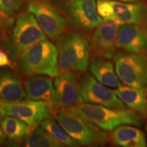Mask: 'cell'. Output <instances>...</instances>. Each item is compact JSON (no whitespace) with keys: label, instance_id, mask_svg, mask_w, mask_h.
<instances>
[{"label":"cell","instance_id":"ba28073f","mask_svg":"<svg viewBox=\"0 0 147 147\" xmlns=\"http://www.w3.org/2000/svg\"><path fill=\"white\" fill-rule=\"evenodd\" d=\"M97 10L101 17L115 18L122 24H135L146 27L147 4L113 0H97Z\"/></svg>","mask_w":147,"mask_h":147},{"label":"cell","instance_id":"5b68a950","mask_svg":"<svg viewBox=\"0 0 147 147\" xmlns=\"http://www.w3.org/2000/svg\"><path fill=\"white\" fill-rule=\"evenodd\" d=\"M55 118L69 136L80 144L101 146L107 144L109 140L104 130L84 119L72 109L60 110Z\"/></svg>","mask_w":147,"mask_h":147},{"label":"cell","instance_id":"277c9868","mask_svg":"<svg viewBox=\"0 0 147 147\" xmlns=\"http://www.w3.org/2000/svg\"><path fill=\"white\" fill-rule=\"evenodd\" d=\"M45 40V33L32 12L29 11L18 14L12 34L7 41L6 51L11 61L16 63L29 48Z\"/></svg>","mask_w":147,"mask_h":147},{"label":"cell","instance_id":"7402d4cb","mask_svg":"<svg viewBox=\"0 0 147 147\" xmlns=\"http://www.w3.org/2000/svg\"><path fill=\"white\" fill-rule=\"evenodd\" d=\"M40 126L42 127L45 130L49 131L55 138L60 141L66 146L77 147L80 146V144L69 136L65 130L57 124L56 121L53 119H49L45 120L40 123Z\"/></svg>","mask_w":147,"mask_h":147},{"label":"cell","instance_id":"8992f818","mask_svg":"<svg viewBox=\"0 0 147 147\" xmlns=\"http://www.w3.org/2000/svg\"><path fill=\"white\" fill-rule=\"evenodd\" d=\"M115 71L127 86L146 89L147 87V53H132L119 51L115 57Z\"/></svg>","mask_w":147,"mask_h":147},{"label":"cell","instance_id":"f1b7e54d","mask_svg":"<svg viewBox=\"0 0 147 147\" xmlns=\"http://www.w3.org/2000/svg\"><path fill=\"white\" fill-rule=\"evenodd\" d=\"M145 32H146V35L147 37V25H146V27H145Z\"/></svg>","mask_w":147,"mask_h":147},{"label":"cell","instance_id":"1f68e13d","mask_svg":"<svg viewBox=\"0 0 147 147\" xmlns=\"http://www.w3.org/2000/svg\"></svg>","mask_w":147,"mask_h":147},{"label":"cell","instance_id":"6da1fadb","mask_svg":"<svg viewBox=\"0 0 147 147\" xmlns=\"http://www.w3.org/2000/svg\"><path fill=\"white\" fill-rule=\"evenodd\" d=\"M57 67L65 72H84L89 65L91 42L85 35L67 32L56 40Z\"/></svg>","mask_w":147,"mask_h":147},{"label":"cell","instance_id":"8fae6325","mask_svg":"<svg viewBox=\"0 0 147 147\" xmlns=\"http://www.w3.org/2000/svg\"><path fill=\"white\" fill-rule=\"evenodd\" d=\"M122 23L117 18H103L91 41V51L95 57L113 59L117 52V36Z\"/></svg>","mask_w":147,"mask_h":147},{"label":"cell","instance_id":"484cf974","mask_svg":"<svg viewBox=\"0 0 147 147\" xmlns=\"http://www.w3.org/2000/svg\"><path fill=\"white\" fill-rule=\"evenodd\" d=\"M6 137V135H5L4 131H3L2 128L0 127V144H3V143L5 142Z\"/></svg>","mask_w":147,"mask_h":147},{"label":"cell","instance_id":"5bb4252c","mask_svg":"<svg viewBox=\"0 0 147 147\" xmlns=\"http://www.w3.org/2000/svg\"><path fill=\"white\" fill-rule=\"evenodd\" d=\"M117 49L132 53H147L145 27L135 24H123L119 29Z\"/></svg>","mask_w":147,"mask_h":147},{"label":"cell","instance_id":"2e32d148","mask_svg":"<svg viewBox=\"0 0 147 147\" xmlns=\"http://www.w3.org/2000/svg\"><path fill=\"white\" fill-rule=\"evenodd\" d=\"M109 140L113 144L122 147H145L146 138L144 132L130 125H122L110 132Z\"/></svg>","mask_w":147,"mask_h":147},{"label":"cell","instance_id":"603a6c76","mask_svg":"<svg viewBox=\"0 0 147 147\" xmlns=\"http://www.w3.org/2000/svg\"><path fill=\"white\" fill-rule=\"evenodd\" d=\"M25 0H0V15L5 19H12L23 10Z\"/></svg>","mask_w":147,"mask_h":147},{"label":"cell","instance_id":"9a60e30c","mask_svg":"<svg viewBox=\"0 0 147 147\" xmlns=\"http://www.w3.org/2000/svg\"><path fill=\"white\" fill-rule=\"evenodd\" d=\"M24 89L25 100L48 102L54 108L55 90L50 77L38 75L30 76L25 82Z\"/></svg>","mask_w":147,"mask_h":147},{"label":"cell","instance_id":"7c38bea8","mask_svg":"<svg viewBox=\"0 0 147 147\" xmlns=\"http://www.w3.org/2000/svg\"><path fill=\"white\" fill-rule=\"evenodd\" d=\"M54 108L71 109L84 102L80 87V78L76 72H65L56 77L54 82Z\"/></svg>","mask_w":147,"mask_h":147},{"label":"cell","instance_id":"d4e9b609","mask_svg":"<svg viewBox=\"0 0 147 147\" xmlns=\"http://www.w3.org/2000/svg\"><path fill=\"white\" fill-rule=\"evenodd\" d=\"M113 1H123L127 3H145L147 0H113Z\"/></svg>","mask_w":147,"mask_h":147},{"label":"cell","instance_id":"d6986e66","mask_svg":"<svg viewBox=\"0 0 147 147\" xmlns=\"http://www.w3.org/2000/svg\"><path fill=\"white\" fill-rule=\"evenodd\" d=\"M25 97V89L15 74L10 71L0 73V100L4 102H14Z\"/></svg>","mask_w":147,"mask_h":147},{"label":"cell","instance_id":"f546056e","mask_svg":"<svg viewBox=\"0 0 147 147\" xmlns=\"http://www.w3.org/2000/svg\"><path fill=\"white\" fill-rule=\"evenodd\" d=\"M146 131H147V125L146 126Z\"/></svg>","mask_w":147,"mask_h":147},{"label":"cell","instance_id":"44dd1931","mask_svg":"<svg viewBox=\"0 0 147 147\" xmlns=\"http://www.w3.org/2000/svg\"><path fill=\"white\" fill-rule=\"evenodd\" d=\"M25 146L28 147H63L65 144L39 125L35 127L26 138Z\"/></svg>","mask_w":147,"mask_h":147},{"label":"cell","instance_id":"ac0fdd59","mask_svg":"<svg viewBox=\"0 0 147 147\" xmlns=\"http://www.w3.org/2000/svg\"><path fill=\"white\" fill-rule=\"evenodd\" d=\"M117 96L129 108L147 117V93L146 89L121 85L114 90Z\"/></svg>","mask_w":147,"mask_h":147},{"label":"cell","instance_id":"9c48e42d","mask_svg":"<svg viewBox=\"0 0 147 147\" xmlns=\"http://www.w3.org/2000/svg\"><path fill=\"white\" fill-rule=\"evenodd\" d=\"M3 106L5 115L20 119L32 127L51 119L53 113V106L42 101L25 100L14 102H3Z\"/></svg>","mask_w":147,"mask_h":147},{"label":"cell","instance_id":"4dcf8cb0","mask_svg":"<svg viewBox=\"0 0 147 147\" xmlns=\"http://www.w3.org/2000/svg\"></svg>","mask_w":147,"mask_h":147},{"label":"cell","instance_id":"cb8c5ba5","mask_svg":"<svg viewBox=\"0 0 147 147\" xmlns=\"http://www.w3.org/2000/svg\"><path fill=\"white\" fill-rule=\"evenodd\" d=\"M11 65V59L6 53L2 49H0V67L10 66Z\"/></svg>","mask_w":147,"mask_h":147},{"label":"cell","instance_id":"3957f363","mask_svg":"<svg viewBox=\"0 0 147 147\" xmlns=\"http://www.w3.org/2000/svg\"><path fill=\"white\" fill-rule=\"evenodd\" d=\"M16 64L19 72L25 76L57 77L61 74L57 67V49L47 40L37 42L29 48Z\"/></svg>","mask_w":147,"mask_h":147},{"label":"cell","instance_id":"ffe728a7","mask_svg":"<svg viewBox=\"0 0 147 147\" xmlns=\"http://www.w3.org/2000/svg\"><path fill=\"white\" fill-rule=\"evenodd\" d=\"M0 126L6 136L16 142H22L32 131V127L15 117H4L0 121Z\"/></svg>","mask_w":147,"mask_h":147},{"label":"cell","instance_id":"30bf717a","mask_svg":"<svg viewBox=\"0 0 147 147\" xmlns=\"http://www.w3.org/2000/svg\"><path fill=\"white\" fill-rule=\"evenodd\" d=\"M28 10L51 40L58 39L67 27V22L64 16L47 0H30Z\"/></svg>","mask_w":147,"mask_h":147},{"label":"cell","instance_id":"4fadbf2b","mask_svg":"<svg viewBox=\"0 0 147 147\" xmlns=\"http://www.w3.org/2000/svg\"><path fill=\"white\" fill-rule=\"evenodd\" d=\"M80 87L84 102L108 108H125L124 103L114 91L99 82L91 74L85 73L80 77Z\"/></svg>","mask_w":147,"mask_h":147},{"label":"cell","instance_id":"52a82bcc","mask_svg":"<svg viewBox=\"0 0 147 147\" xmlns=\"http://www.w3.org/2000/svg\"><path fill=\"white\" fill-rule=\"evenodd\" d=\"M57 5L76 29L90 31L102 21L95 0H57Z\"/></svg>","mask_w":147,"mask_h":147},{"label":"cell","instance_id":"4316f807","mask_svg":"<svg viewBox=\"0 0 147 147\" xmlns=\"http://www.w3.org/2000/svg\"><path fill=\"white\" fill-rule=\"evenodd\" d=\"M5 115V112L3 106V102L1 100H0V120L4 117Z\"/></svg>","mask_w":147,"mask_h":147},{"label":"cell","instance_id":"e0dca14e","mask_svg":"<svg viewBox=\"0 0 147 147\" xmlns=\"http://www.w3.org/2000/svg\"><path fill=\"white\" fill-rule=\"evenodd\" d=\"M90 71L99 82L107 87L117 89L122 85L110 59L95 56L90 63Z\"/></svg>","mask_w":147,"mask_h":147},{"label":"cell","instance_id":"7a4b0ae2","mask_svg":"<svg viewBox=\"0 0 147 147\" xmlns=\"http://www.w3.org/2000/svg\"><path fill=\"white\" fill-rule=\"evenodd\" d=\"M71 109L104 131H112L122 125L140 127L144 123L143 115L131 108H113L82 102Z\"/></svg>","mask_w":147,"mask_h":147},{"label":"cell","instance_id":"83f0119b","mask_svg":"<svg viewBox=\"0 0 147 147\" xmlns=\"http://www.w3.org/2000/svg\"><path fill=\"white\" fill-rule=\"evenodd\" d=\"M3 18H5L2 16L0 15V36L3 34Z\"/></svg>","mask_w":147,"mask_h":147}]
</instances>
